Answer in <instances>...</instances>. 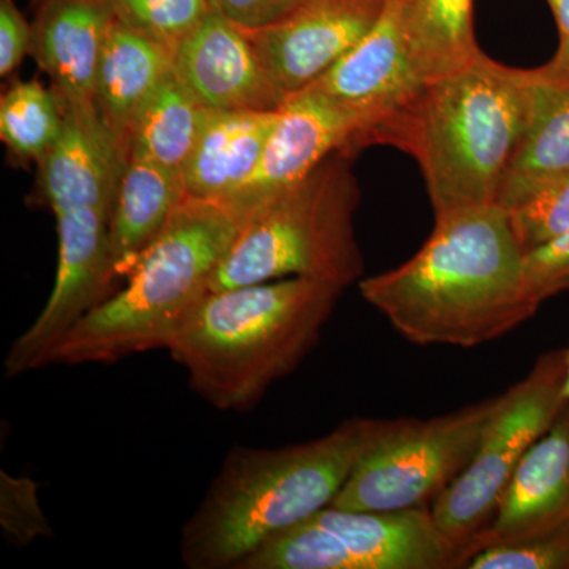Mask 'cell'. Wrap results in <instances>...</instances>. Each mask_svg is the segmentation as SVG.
Listing matches in <instances>:
<instances>
[{
	"label": "cell",
	"mask_w": 569,
	"mask_h": 569,
	"mask_svg": "<svg viewBox=\"0 0 569 569\" xmlns=\"http://www.w3.org/2000/svg\"><path fill=\"white\" fill-rule=\"evenodd\" d=\"M520 269L507 209L488 204L436 213L432 234L410 260L358 284L408 342L475 348L537 316Z\"/></svg>",
	"instance_id": "1"
},
{
	"label": "cell",
	"mask_w": 569,
	"mask_h": 569,
	"mask_svg": "<svg viewBox=\"0 0 569 569\" xmlns=\"http://www.w3.org/2000/svg\"><path fill=\"white\" fill-rule=\"evenodd\" d=\"M539 88L535 69H515L481 51L463 69L425 82L370 130L365 146L388 144L413 157L436 213L497 204Z\"/></svg>",
	"instance_id": "2"
},
{
	"label": "cell",
	"mask_w": 569,
	"mask_h": 569,
	"mask_svg": "<svg viewBox=\"0 0 569 569\" xmlns=\"http://www.w3.org/2000/svg\"><path fill=\"white\" fill-rule=\"evenodd\" d=\"M395 419L353 418L282 448L234 447L181 533L190 569H236L268 539L331 507Z\"/></svg>",
	"instance_id": "3"
},
{
	"label": "cell",
	"mask_w": 569,
	"mask_h": 569,
	"mask_svg": "<svg viewBox=\"0 0 569 569\" xmlns=\"http://www.w3.org/2000/svg\"><path fill=\"white\" fill-rule=\"evenodd\" d=\"M342 293L306 277L212 291L167 350L209 406L249 413L316 350Z\"/></svg>",
	"instance_id": "4"
},
{
	"label": "cell",
	"mask_w": 569,
	"mask_h": 569,
	"mask_svg": "<svg viewBox=\"0 0 569 569\" xmlns=\"http://www.w3.org/2000/svg\"><path fill=\"white\" fill-rule=\"evenodd\" d=\"M242 219L217 201L187 197L138 258L126 287L78 321L48 365H112L167 350L206 296Z\"/></svg>",
	"instance_id": "5"
},
{
	"label": "cell",
	"mask_w": 569,
	"mask_h": 569,
	"mask_svg": "<svg viewBox=\"0 0 569 569\" xmlns=\"http://www.w3.org/2000/svg\"><path fill=\"white\" fill-rule=\"evenodd\" d=\"M351 157L332 153L305 179L247 212L209 293L288 277L343 290L359 282L365 257L355 213L361 193Z\"/></svg>",
	"instance_id": "6"
},
{
	"label": "cell",
	"mask_w": 569,
	"mask_h": 569,
	"mask_svg": "<svg viewBox=\"0 0 569 569\" xmlns=\"http://www.w3.org/2000/svg\"><path fill=\"white\" fill-rule=\"evenodd\" d=\"M565 385V348L539 356L522 380L501 392L477 455L430 505L438 529L462 556L463 568L468 546L489 526L520 460L568 406Z\"/></svg>",
	"instance_id": "7"
},
{
	"label": "cell",
	"mask_w": 569,
	"mask_h": 569,
	"mask_svg": "<svg viewBox=\"0 0 569 569\" xmlns=\"http://www.w3.org/2000/svg\"><path fill=\"white\" fill-rule=\"evenodd\" d=\"M463 559L430 508L328 507L276 535L236 569H458Z\"/></svg>",
	"instance_id": "8"
},
{
	"label": "cell",
	"mask_w": 569,
	"mask_h": 569,
	"mask_svg": "<svg viewBox=\"0 0 569 569\" xmlns=\"http://www.w3.org/2000/svg\"><path fill=\"white\" fill-rule=\"evenodd\" d=\"M501 395L432 419L400 418L351 471L331 507L403 511L432 505L477 455Z\"/></svg>",
	"instance_id": "9"
},
{
	"label": "cell",
	"mask_w": 569,
	"mask_h": 569,
	"mask_svg": "<svg viewBox=\"0 0 569 569\" xmlns=\"http://www.w3.org/2000/svg\"><path fill=\"white\" fill-rule=\"evenodd\" d=\"M54 216L59 239L54 287L40 316L7 353L9 378L48 366L52 350L86 313L110 298L118 280L110 253L111 211L74 208Z\"/></svg>",
	"instance_id": "10"
},
{
	"label": "cell",
	"mask_w": 569,
	"mask_h": 569,
	"mask_svg": "<svg viewBox=\"0 0 569 569\" xmlns=\"http://www.w3.org/2000/svg\"><path fill=\"white\" fill-rule=\"evenodd\" d=\"M366 132L367 123L358 114L320 93L302 89L288 96L252 176L223 204L244 219L247 212L312 173L332 153L361 151Z\"/></svg>",
	"instance_id": "11"
},
{
	"label": "cell",
	"mask_w": 569,
	"mask_h": 569,
	"mask_svg": "<svg viewBox=\"0 0 569 569\" xmlns=\"http://www.w3.org/2000/svg\"><path fill=\"white\" fill-rule=\"evenodd\" d=\"M387 0H302L282 20L244 29L284 96L309 88L376 26Z\"/></svg>",
	"instance_id": "12"
},
{
	"label": "cell",
	"mask_w": 569,
	"mask_h": 569,
	"mask_svg": "<svg viewBox=\"0 0 569 569\" xmlns=\"http://www.w3.org/2000/svg\"><path fill=\"white\" fill-rule=\"evenodd\" d=\"M173 69L201 107L212 110L276 111L288 99L246 32L213 7L176 48Z\"/></svg>",
	"instance_id": "13"
},
{
	"label": "cell",
	"mask_w": 569,
	"mask_h": 569,
	"mask_svg": "<svg viewBox=\"0 0 569 569\" xmlns=\"http://www.w3.org/2000/svg\"><path fill=\"white\" fill-rule=\"evenodd\" d=\"M31 56L48 74L66 114L103 123L96 104V80L114 11L110 0H39Z\"/></svg>",
	"instance_id": "14"
},
{
	"label": "cell",
	"mask_w": 569,
	"mask_h": 569,
	"mask_svg": "<svg viewBox=\"0 0 569 569\" xmlns=\"http://www.w3.org/2000/svg\"><path fill=\"white\" fill-rule=\"evenodd\" d=\"M422 84L403 33L400 0H387L365 39L306 89L358 114L367 123L366 148L370 130L410 102Z\"/></svg>",
	"instance_id": "15"
},
{
	"label": "cell",
	"mask_w": 569,
	"mask_h": 569,
	"mask_svg": "<svg viewBox=\"0 0 569 569\" xmlns=\"http://www.w3.org/2000/svg\"><path fill=\"white\" fill-rule=\"evenodd\" d=\"M565 523H569V403L520 460L489 526L468 546L467 563L482 549Z\"/></svg>",
	"instance_id": "16"
},
{
	"label": "cell",
	"mask_w": 569,
	"mask_h": 569,
	"mask_svg": "<svg viewBox=\"0 0 569 569\" xmlns=\"http://www.w3.org/2000/svg\"><path fill=\"white\" fill-rule=\"evenodd\" d=\"M277 118L279 110L204 108L200 133L182 170L187 194L227 203L252 176Z\"/></svg>",
	"instance_id": "17"
},
{
	"label": "cell",
	"mask_w": 569,
	"mask_h": 569,
	"mask_svg": "<svg viewBox=\"0 0 569 569\" xmlns=\"http://www.w3.org/2000/svg\"><path fill=\"white\" fill-rule=\"evenodd\" d=\"M171 71L173 52L114 18L97 70L96 104L123 162L134 121Z\"/></svg>",
	"instance_id": "18"
},
{
	"label": "cell",
	"mask_w": 569,
	"mask_h": 569,
	"mask_svg": "<svg viewBox=\"0 0 569 569\" xmlns=\"http://www.w3.org/2000/svg\"><path fill=\"white\" fill-rule=\"evenodd\" d=\"M123 164L103 123H86L66 114L61 137L39 163L44 203L52 212L74 208L112 211Z\"/></svg>",
	"instance_id": "19"
},
{
	"label": "cell",
	"mask_w": 569,
	"mask_h": 569,
	"mask_svg": "<svg viewBox=\"0 0 569 569\" xmlns=\"http://www.w3.org/2000/svg\"><path fill=\"white\" fill-rule=\"evenodd\" d=\"M187 197L182 173L144 160H127L119 176L110 220L116 279L130 274L138 258L162 234Z\"/></svg>",
	"instance_id": "20"
},
{
	"label": "cell",
	"mask_w": 569,
	"mask_h": 569,
	"mask_svg": "<svg viewBox=\"0 0 569 569\" xmlns=\"http://www.w3.org/2000/svg\"><path fill=\"white\" fill-rule=\"evenodd\" d=\"M539 82L537 107L498 192L497 204L507 211L545 183L569 176V92Z\"/></svg>",
	"instance_id": "21"
},
{
	"label": "cell",
	"mask_w": 569,
	"mask_h": 569,
	"mask_svg": "<svg viewBox=\"0 0 569 569\" xmlns=\"http://www.w3.org/2000/svg\"><path fill=\"white\" fill-rule=\"evenodd\" d=\"M475 0H400V18L422 82L455 73L478 58Z\"/></svg>",
	"instance_id": "22"
},
{
	"label": "cell",
	"mask_w": 569,
	"mask_h": 569,
	"mask_svg": "<svg viewBox=\"0 0 569 569\" xmlns=\"http://www.w3.org/2000/svg\"><path fill=\"white\" fill-rule=\"evenodd\" d=\"M204 107L171 71L134 121L127 160H144L182 173L193 151Z\"/></svg>",
	"instance_id": "23"
},
{
	"label": "cell",
	"mask_w": 569,
	"mask_h": 569,
	"mask_svg": "<svg viewBox=\"0 0 569 569\" xmlns=\"http://www.w3.org/2000/svg\"><path fill=\"white\" fill-rule=\"evenodd\" d=\"M66 111L52 89L39 80L14 81L0 99V138L21 162L44 159L58 142Z\"/></svg>",
	"instance_id": "24"
},
{
	"label": "cell",
	"mask_w": 569,
	"mask_h": 569,
	"mask_svg": "<svg viewBox=\"0 0 569 569\" xmlns=\"http://www.w3.org/2000/svg\"><path fill=\"white\" fill-rule=\"evenodd\" d=\"M116 20L174 52L212 10L211 0H110Z\"/></svg>",
	"instance_id": "25"
},
{
	"label": "cell",
	"mask_w": 569,
	"mask_h": 569,
	"mask_svg": "<svg viewBox=\"0 0 569 569\" xmlns=\"http://www.w3.org/2000/svg\"><path fill=\"white\" fill-rule=\"evenodd\" d=\"M509 224L522 253L569 231V176L545 183L508 209Z\"/></svg>",
	"instance_id": "26"
},
{
	"label": "cell",
	"mask_w": 569,
	"mask_h": 569,
	"mask_svg": "<svg viewBox=\"0 0 569 569\" xmlns=\"http://www.w3.org/2000/svg\"><path fill=\"white\" fill-rule=\"evenodd\" d=\"M466 569H569V523L482 549Z\"/></svg>",
	"instance_id": "27"
},
{
	"label": "cell",
	"mask_w": 569,
	"mask_h": 569,
	"mask_svg": "<svg viewBox=\"0 0 569 569\" xmlns=\"http://www.w3.org/2000/svg\"><path fill=\"white\" fill-rule=\"evenodd\" d=\"M36 482L26 477L0 473V523L17 545H29L52 535L51 523L40 507Z\"/></svg>",
	"instance_id": "28"
},
{
	"label": "cell",
	"mask_w": 569,
	"mask_h": 569,
	"mask_svg": "<svg viewBox=\"0 0 569 569\" xmlns=\"http://www.w3.org/2000/svg\"><path fill=\"white\" fill-rule=\"evenodd\" d=\"M522 288L535 306L569 290V231L522 253Z\"/></svg>",
	"instance_id": "29"
},
{
	"label": "cell",
	"mask_w": 569,
	"mask_h": 569,
	"mask_svg": "<svg viewBox=\"0 0 569 569\" xmlns=\"http://www.w3.org/2000/svg\"><path fill=\"white\" fill-rule=\"evenodd\" d=\"M32 26L14 0H0V77L9 78L31 54Z\"/></svg>",
	"instance_id": "30"
},
{
	"label": "cell",
	"mask_w": 569,
	"mask_h": 569,
	"mask_svg": "<svg viewBox=\"0 0 569 569\" xmlns=\"http://www.w3.org/2000/svg\"><path fill=\"white\" fill-rule=\"evenodd\" d=\"M302 0H211L212 7L239 28L258 29L282 20Z\"/></svg>",
	"instance_id": "31"
},
{
	"label": "cell",
	"mask_w": 569,
	"mask_h": 569,
	"mask_svg": "<svg viewBox=\"0 0 569 569\" xmlns=\"http://www.w3.org/2000/svg\"><path fill=\"white\" fill-rule=\"evenodd\" d=\"M559 28V48L546 66L538 67L539 80L561 88L569 82V0H548Z\"/></svg>",
	"instance_id": "32"
},
{
	"label": "cell",
	"mask_w": 569,
	"mask_h": 569,
	"mask_svg": "<svg viewBox=\"0 0 569 569\" xmlns=\"http://www.w3.org/2000/svg\"><path fill=\"white\" fill-rule=\"evenodd\" d=\"M565 359H567V385H565V392H567L569 400V343L568 347H565Z\"/></svg>",
	"instance_id": "33"
},
{
	"label": "cell",
	"mask_w": 569,
	"mask_h": 569,
	"mask_svg": "<svg viewBox=\"0 0 569 569\" xmlns=\"http://www.w3.org/2000/svg\"><path fill=\"white\" fill-rule=\"evenodd\" d=\"M560 89H565V91H568V92H569V82H568V84H567V86H561V88H560Z\"/></svg>",
	"instance_id": "34"
},
{
	"label": "cell",
	"mask_w": 569,
	"mask_h": 569,
	"mask_svg": "<svg viewBox=\"0 0 569 569\" xmlns=\"http://www.w3.org/2000/svg\"><path fill=\"white\" fill-rule=\"evenodd\" d=\"M32 2H33V3H37V2H39V0H32Z\"/></svg>",
	"instance_id": "35"
}]
</instances>
